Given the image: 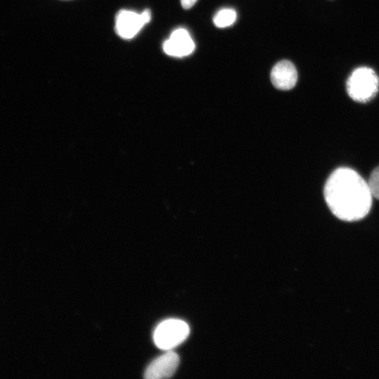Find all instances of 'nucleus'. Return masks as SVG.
Listing matches in <instances>:
<instances>
[{"label":"nucleus","mask_w":379,"mask_h":379,"mask_svg":"<svg viewBox=\"0 0 379 379\" xmlns=\"http://www.w3.org/2000/svg\"><path fill=\"white\" fill-rule=\"evenodd\" d=\"M331 212L345 221H356L369 212L373 196L368 182L355 171L342 167L328 177L324 190Z\"/></svg>","instance_id":"obj_1"},{"label":"nucleus","mask_w":379,"mask_h":379,"mask_svg":"<svg viewBox=\"0 0 379 379\" xmlns=\"http://www.w3.org/2000/svg\"><path fill=\"white\" fill-rule=\"evenodd\" d=\"M346 86L347 93L352 100L359 102H366L377 94L379 79L372 69L361 67L352 72L347 81Z\"/></svg>","instance_id":"obj_2"},{"label":"nucleus","mask_w":379,"mask_h":379,"mask_svg":"<svg viewBox=\"0 0 379 379\" xmlns=\"http://www.w3.org/2000/svg\"><path fill=\"white\" fill-rule=\"evenodd\" d=\"M190 327L182 320L169 319L161 322L155 328L153 339L157 347L171 350L181 344L189 335Z\"/></svg>","instance_id":"obj_3"},{"label":"nucleus","mask_w":379,"mask_h":379,"mask_svg":"<svg viewBox=\"0 0 379 379\" xmlns=\"http://www.w3.org/2000/svg\"><path fill=\"white\" fill-rule=\"evenodd\" d=\"M151 20V12L145 9L142 13L121 10L116 16L115 31L124 39L133 38Z\"/></svg>","instance_id":"obj_4"},{"label":"nucleus","mask_w":379,"mask_h":379,"mask_svg":"<svg viewBox=\"0 0 379 379\" xmlns=\"http://www.w3.org/2000/svg\"><path fill=\"white\" fill-rule=\"evenodd\" d=\"M162 47L168 55L182 58L190 55L194 51L195 44L189 32L180 27L172 32Z\"/></svg>","instance_id":"obj_5"},{"label":"nucleus","mask_w":379,"mask_h":379,"mask_svg":"<svg viewBox=\"0 0 379 379\" xmlns=\"http://www.w3.org/2000/svg\"><path fill=\"white\" fill-rule=\"evenodd\" d=\"M179 362L178 355L171 350H167L149 364L145 371V378L147 379L170 378L177 370Z\"/></svg>","instance_id":"obj_6"},{"label":"nucleus","mask_w":379,"mask_h":379,"mask_svg":"<svg viewBox=\"0 0 379 379\" xmlns=\"http://www.w3.org/2000/svg\"><path fill=\"white\" fill-rule=\"evenodd\" d=\"M270 79L275 88L284 91L290 90L295 86L298 80L296 68L291 62L281 60L272 69Z\"/></svg>","instance_id":"obj_7"},{"label":"nucleus","mask_w":379,"mask_h":379,"mask_svg":"<svg viewBox=\"0 0 379 379\" xmlns=\"http://www.w3.org/2000/svg\"><path fill=\"white\" fill-rule=\"evenodd\" d=\"M237 20V13L232 8H222L213 16V22L215 27L225 28L231 26Z\"/></svg>","instance_id":"obj_8"},{"label":"nucleus","mask_w":379,"mask_h":379,"mask_svg":"<svg viewBox=\"0 0 379 379\" xmlns=\"http://www.w3.org/2000/svg\"><path fill=\"white\" fill-rule=\"evenodd\" d=\"M367 182L373 197L379 200V166L371 173Z\"/></svg>","instance_id":"obj_9"},{"label":"nucleus","mask_w":379,"mask_h":379,"mask_svg":"<svg viewBox=\"0 0 379 379\" xmlns=\"http://www.w3.org/2000/svg\"><path fill=\"white\" fill-rule=\"evenodd\" d=\"M197 0H180L182 6L185 9H189L192 7Z\"/></svg>","instance_id":"obj_10"}]
</instances>
